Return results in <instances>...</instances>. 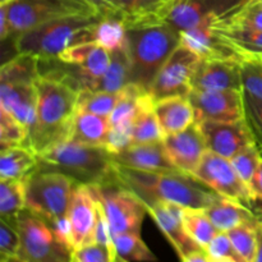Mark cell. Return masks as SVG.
I'll return each mask as SVG.
<instances>
[{
  "label": "cell",
  "mask_w": 262,
  "mask_h": 262,
  "mask_svg": "<svg viewBox=\"0 0 262 262\" xmlns=\"http://www.w3.org/2000/svg\"><path fill=\"white\" fill-rule=\"evenodd\" d=\"M118 183L137 194L145 205L170 202L182 207L206 209L220 194L182 171H145L115 163Z\"/></svg>",
  "instance_id": "1"
},
{
  "label": "cell",
  "mask_w": 262,
  "mask_h": 262,
  "mask_svg": "<svg viewBox=\"0 0 262 262\" xmlns=\"http://www.w3.org/2000/svg\"><path fill=\"white\" fill-rule=\"evenodd\" d=\"M37 87L36 123L28 133L27 146L36 155L68 140L77 113L78 92L58 79L40 76Z\"/></svg>",
  "instance_id": "2"
},
{
  "label": "cell",
  "mask_w": 262,
  "mask_h": 262,
  "mask_svg": "<svg viewBox=\"0 0 262 262\" xmlns=\"http://www.w3.org/2000/svg\"><path fill=\"white\" fill-rule=\"evenodd\" d=\"M37 169L63 173L76 183L104 186L114 183L115 161L104 146H89L63 141L37 155Z\"/></svg>",
  "instance_id": "3"
},
{
  "label": "cell",
  "mask_w": 262,
  "mask_h": 262,
  "mask_svg": "<svg viewBox=\"0 0 262 262\" xmlns=\"http://www.w3.org/2000/svg\"><path fill=\"white\" fill-rule=\"evenodd\" d=\"M127 53L130 83L150 90L156 74L181 45V32L164 22L128 28Z\"/></svg>",
  "instance_id": "4"
},
{
  "label": "cell",
  "mask_w": 262,
  "mask_h": 262,
  "mask_svg": "<svg viewBox=\"0 0 262 262\" xmlns=\"http://www.w3.org/2000/svg\"><path fill=\"white\" fill-rule=\"evenodd\" d=\"M100 15H71L43 23L13 40L17 54H30L40 60L56 59L71 46L94 41Z\"/></svg>",
  "instance_id": "5"
},
{
  "label": "cell",
  "mask_w": 262,
  "mask_h": 262,
  "mask_svg": "<svg viewBox=\"0 0 262 262\" xmlns=\"http://www.w3.org/2000/svg\"><path fill=\"white\" fill-rule=\"evenodd\" d=\"M40 60L30 54H17L0 69V107L30 130L37 115V87Z\"/></svg>",
  "instance_id": "6"
},
{
  "label": "cell",
  "mask_w": 262,
  "mask_h": 262,
  "mask_svg": "<svg viewBox=\"0 0 262 262\" xmlns=\"http://www.w3.org/2000/svg\"><path fill=\"white\" fill-rule=\"evenodd\" d=\"M71 15L99 14L83 0H10L0 4V38L14 40L43 23Z\"/></svg>",
  "instance_id": "7"
},
{
  "label": "cell",
  "mask_w": 262,
  "mask_h": 262,
  "mask_svg": "<svg viewBox=\"0 0 262 262\" xmlns=\"http://www.w3.org/2000/svg\"><path fill=\"white\" fill-rule=\"evenodd\" d=\"M26 209L50 224L67 216L76 182L59 171L36 168L25 178Z\"/></svg>",
  "instance_id": "8"
},
{
  "label": "cell",
  "mask_w": 262,
  "mask_h": 262,
  "mask_svg": "<svg viewBox=\"0 0 262 262\" xmlns=\"http://www.w3.org/2000/svg\"><path fill=\"white\" fill-rule=\"evenodd\" d=\"M19 233L18 257L26 262H72V247L55 233L50 223L25 209L15 217Z\"/></svg>",
  "instance_id": "9"
},
{
  "label": "cell",
  "mask_w": 262,
  "mask_h": 262,
  "mask_svg": "<svg viewBox=\"0 0 262 262\" xmlns=\"http://www.w3.org/2000/svg\"><path fill=\"white\" fill-rule=\"evenodd\" d=\"M91 188L101 204L112 235L120 233L141 234L142 223L148 212L137 194L118 182L104 186H91Z\"/></svg>",
  "instance_id": "10"
},
{
  "label": "cell",
  "mask_w": 262,
  "mask_h": 262,
  "mask_svg": "<svg viewBox=\"0 0 262 262\" xmlns=\"http://www.w3.org/2000/svg\"><path fill=\"white\" fill-rule=\"evenodd\" d=\"M248 0H171L160 20L177 31L197 26H214L232 17Z\"/></svg>",
  "instance_id": "11"
},
{
  "label": "cell",
  "mask_w": 262,
  "mask_h": 262,
  "mask_svg": "<svg viewBox=\"0 0 262 262\" xmlns=\"http://www.w3.org/2000/svg\"><path fill=\"white\" fill-rule=\"evenodd\" d=\"M193 177L217 194L245 205L255 214V194L238 176L229 159L207 150Z\"/></svg>",
  "instance_id": "12"
},
{
  "label": "cell",
  "mask_w": 262,
  "mask_h": 262,
  "mask_svg": "<svg viewBox=\"0 0 262 262\" xmlns=\"http://www.w3.org/2000/svg\"><path fill=\"white\" fill-rule=\"evenodd\" d=\"M199 61L196 54L179 45L156 74L148 90L151 97L156 101L171 96H188Z\"/></svg>",
  "instance_id": "13"
},
{
  "label": "cell",
  "mask_w": 262,
  "mask_h": 262,
  "mask_svg": "<svg viewBox=\"0 0 262 262\" xmlns=\"http://www.w3.org/2000/svg\"><path fill=\"white\" fill-rule=\"evenodd\" d=\"M67 219L73 250L95 242L97 225V197L91 186L76 183Z\"/></svg>",
  "instance_id": "14"
},
{
  "label": "cell",
  "mask_w": 262,
  "mask_h": 262,
  "mask_svg": "<svg viewBox=\"0 0 262 262\" xmlns=\"http://www.w3.org/2000/svg\"><path fill=\"white\" fill-rule=\"evenodd\" d=\"M188 99L194 109L196 122H235L245 118V100L241 90H192Z\"/></svg>",
  "instance_id": "15"
},
{
  "label": "cell",
  "mask_w": 262,
  "mask_h": 262,
  "mask_svg": "<svg viewBox=\"0 0 262 262\" xmlns=\"http://www.w3.org/2000/svg\"><path fill=\"white\" fill-rule=\"evenodd\" d=\"M204 135L207 150L232 159L241 150L256 143L246 118L235 122H196Z\"/></svg>",
  "instance_id": "16"
},
{
  "label": "cell",
  "mask_w": 262,
  "mask_h": 262,
  "mask_svg": "<svg viewBox=\"0 0 262 262\" xmlns=\"http://www.w3.org/2000/svg\"><path fill=\"white\" fill-rule=\"evenodd\" d=\"M163 143L166 155L177 170L193 177L207 151L199 124L194 123L182 132L165 136Z\"/></svg>",
  "instance_id": "17"
},
{
  "label": "cell",
  "mask_w": 262,
  "mask_h": 262,
  "mask_svg": "<svg viewBox=\"0 0 262 262\" xmlns=\"http://www.w3.org/2000/svg\"><path fill=\"white\" fill-rule=\"evenodd\" d=\"M147 212L168 242L178 255L179 260L194 251L202 250L188 235L183 224V207L170 202H155L146 205Z\"/></svg>",
  "instance_id": "18"
},
{
  "label": "cell",
  "mask_w": 262,
  "mask_h": 262,
  "mask_svg": "<svg viewBox=\"0 0 262 262\" xmlns=\"http://www.w3.org/2000/svg\"><path fill=\"white\" fill-rule=\"evenodd\" d=\"M192 90H199V91L241 90L242 91L239 61L200 59L192 77Z\"/></svg>",
  "instance_id": "19"
},
{
  "label": "cell",
  "mask_w": 262,
  "mask_h": 262,
  "mask_svg": "<svg viewBox=\"0 0 262 262\" xmlns=\"http://www.w3.org/2000/svg\"><path fill=\"white\" fill-rule=\"evenodd\" d=\"M181 45L189 49L202 60L241 61L238 55L212 28V26H197L181 32Z\"/></svg>",
  "instance_id": "20"
},
{
  "label": "cell",
  "mask_w": 262,
  "mask_h": 262,
  "mask_svg": "<svg viewBox=\"0 0 262 262\" xmlns=\"http://www.w3.org/2000/svg\"><path fill=\"white\" fill-rule=\"evenodd\" d=\"M118 165L145 171H179L166 155L163 141L156 143L130 145L113 155Z\"/></svg>",
  "instance_id": "21"
},
{
  "label": "cell",
  "mask_w": 262,
  "mask_h": 262,
  "mask_svg": "<svg viewBox=\"0 0 262 262\" xmlns=\"http://www.w3.org/2000/svg\"><path fill=\"white\" fill-rule=\"evenodd\" d=\"M154 109L164 137L182 132L196 123V114L188 96H171L156 100Z\"/></svg>",
  "instance_id": "22"
},
{
  "label": "cell",
  "mask_w": 262,
  "mask_h": 262,
  "mask_svg": "<svg viewBox=\"0 0 262 262\" xmlns=\"http://www.w3.org/2000/svg\"><path fill=\"white\" fill-rule=\"evenodd\" d=\"M204 211L219 232H229L243 224L261 222L247 206L223 196H219Z\"/></svg>",
  "instance_id": "23"
},
{
  "label": "cell",
  "mask_w": 262,
  "mask_h": 262,
  "mask_svg": "<svg viewBox=\"0 0 262 262\" xmlns=\"http://www.w3.org/2000/svg\"><path fill=\"white\" fill-rule=\"evenodd\" d=\"M109 129V118L77 110L69 129L68 141L81 145L104 146Z\"/></svg>",
  "instance_id": "24"
},
{
  "label": "cell",
  "mask_w": 262,
  "mask_h": 262,
  "mask_svg": "<svg viewBox=\"0 0 262 262\" xmlns=\"http://www.w3.org/2000/svg\"><path fill=\"white\" fill-rule=\"evenodd\" d=\"M37 155L26 146L2 148L0 181L25 179L37 168Z\"/></svg>",
  "instance_id": "25"
},
{
  "label": "cell",
  "mask_w": 262,
  "mask_h": 262,
  "mask_svg": "<svg viewBox=\"0 0 262 262\" xmlns=\"http://www.w3.org/2000/svg\"><path fill=\"white\" fill-rule=\"evenodd\" d=\"M212 28L238 55L262 58V31L223 25H215Z\"/></svg>",
  "instance_id": "26"
},
{
  "label": "cell",
  "mask_w": 262,
  "mask_h": 262,
  "mask_svg": "<svg viewBox=\"0 0 262 262\" xmlns=\"http://www.w3.org/2000/svg\"><path fill=\"white\" fill-rule=\"evenodd\" d=\"M128 28L161 22L160 15L169 0H115Z\"/></svg>",
  "instance_id": "27"
},
{
  "label": "cell",
  "mask_w": 262,
  "mask_h": 262,
  "mask_svg": "<svg viewBox=\"0 0 262 262\" xmlns=\"http://www.w3.org/2000/svg\"><path fill=\"white\" fill-rule=\"evenodd\" d=\"M128 27L119 17H102L94 28V42L109 53L127 49Z\"/></svg>",
  "instance_id": "28"
},
{
  "label": "cell",
  "mask_w": 262,
  "mask_h": 262,
  "mask_svg": "<svg viewBox=\"0 0 262 262\" xmlns=\"http://www.w3.org/2000/svg\"><path fill=\"white\" fill-rule=\"evenodd\" d=\"M130 83V64L125 50L110 53V66L92 91L119 92Z\"/></svg>",
  "instance_id": "29"
},
{
  "label": "cell",
  "mask_w": 262,
  "mask_h": 262,
  "mask_svg": "<svg viewBox=\"0 0 262 262\" xmlns=\"http://www.w3.org/2000/svg\"><path fill=\"white\" fill-rule=\"evenodd\" d=\"M154 104H155V100L150 97L133 122L132 145L156 143L164 140V133L159 124Z\"/></svg>",
  "instance_id": "30"
},
{
  "label": "cell",
  "mask_w": 262,
  "mask_h": 262,
  "mask_svg": "<svg viewBox=\"0 0 262 262\" xmlns=\"http://www.w3.org/2000/svg\"><path fill=\"white\" fill-rule=\"evenodd\" d=\"M25 209V179L0 181V217L9 224H13L18 214Z\"/></svg>",
  "instance_id": "31"
},
{
  "label": "cell",
  "mask_w": 262,
  "mask_h": 262,
  "mask_svg": "<svg viewBox=\"0 0 262 262\" xmlns=\"http://www.w3.org/2000/svg\"><path fill=\"white\" fill-rule=\"evenodd\" d=\"M183 224L189 237L205 250L212 238L219 233L211 220L205 214L204 209L183 207Z\"/></svg>",
  "instance_id": "32"
},
{
  "label": "cell",
  "mask_w": 262,
  "mask_h": 262,
  "mask_svg": "<svg viewBox=\"0 0 262 262\" xmlns=\"http://www.w3.org/2000/svg\"><path fill=\"white\" fill-rule=\"evenodd\" d=\"M115 252L120 258L129 262H156L158 258L147 247L141 234L136 233H120L113 235Z\"/></svg>",
  "instance_id": "33"
},
{
  "label": "cell",
  "mask_w": 262,
  "mask_h": 262,
  "mask_svg": "<svg viewBox=\"0 0 262 262\" xmlns=\"http://www.w3.org/2000/svg\"><path fill=\"white\" fill-rule=\"evenodd\" d=\"M261 224L262 222L248 223L227 232L242 262H255L258 250V232Z\"/></svg>",
  "instance_id": "34"
},
{
  "label": "cell",
  "mask_w": 262,
  "mask_h": 262,
  "mask_svg": "<svg viewBox=\"0 0 262 262\" xmlns=\"http://www.w3.org/2000/svg\"><path fill=\"white\" fill-rule=\"evenodd\" d=\"M119 92H106V91H91L83 90L78 92V102L77 110L92 113V114L101 115L109 118L114 107L119 101Z\"/></svg>",
  "instance_id": "35"
},
{
  "label": "cell",
  "mask_w": 262,
  "mask_h": 262,
  "mask_svg": "<svg viewBox=\"0 0 262 262\" xmlns=\"http://www.w3.org/2000/svg\"><path fill=\"white\" fill-rule=\"evenodd\" d=\"M239 72L243 94L262 101V58L242 56Z\"/></svg>",
  "instance_id": "36"
},
{
  "label": "cell",
  "mask_w": 262,
  "mask_h": 262,
  "mask_svg": "<svg viewBox=\"0 0 262 262\" xmlns=\"http://www.w3.org/2000/svg\"><path fill=\"white\" fill-rule=\"evenodd\" d=\"M261 159L262 154L256 143L247 146V147L241 150L237 155L230 159V163H232L233 168L235 169L238 176L242 178V181L251 189L253 187V181H255L256 173H257V169L260 166Z\"/></svg>",
  "instance_id": "37"
},
{
  "label": "cell",
  "mask_w": 262,
  "mask_h": 262,
  "mask_svg": "<svg viewBox=\"0 0 262 262\" xmlns=\"http://www.w3.org/2000/svg\"><path fill=\"white\" fill-rule=\"evenodd\" d=\"M216 25L262 31V3L258 0H248L232 17Z\"/></svg>",
  "instance_id": "38"
},
{
  "label": "cell",
  "mask_w": 262,
  "mask_h": 262,
  "mask_svg": "<svg viewBox=\"0 0 262 262\" xmlns=\"http://www.w3.org/2000/svg\"><path fill=\"white\" fill-rule=\"evenodd\" d=\"M28 132L7 110L0 107V145L2 148L27 146Z\"/></svg>",
  "instance_id": "39"
},
{
  "label": "cell",
  "mask_w": 262,
  "mask_h": 262,
  "mask_svg": "<svg viewBox=\"0 0 262 262\" xmlns=\"http://www.w3.org/2000/svg\"><path fill=\"white\" fill-rule=\"evenodd\" d=\"M117 258L114 248L97 242L76 248L72 252V262H115Z\"/></svg>",
  "instance_id": "40"
},
{
  "label": "cell",
  "mask_w": 262,
  "mask_h": 262,
  "mask_svg": "<svg viewBox=\"0 0 262 262\" xmlns=\"http://www.w3.org/2000/svg\"><path fill=\"white\" fill-rule=\"evenodd\" d=\"M245 100V118L252 132L256 145L262 154V101L243 94Z\"/></svg>",
  "instance_id": "41"
},
{
  "label": "cell",
  "mask_w": 262,
  "mask_h": 262,
  "mask_svg": "<svg viewBox=\"0 0 262 262\" xmlns=\"http://www.w3.org/2000/svg\"><path fill=\"white\" fill-rule=\"evenodd\" d=\"M207 255L211 260H224V258H230L237 262H242L241 257L238 256L237 251L233 247V243L230 241L229 235L227 232H219L211 242L205 248Z\"/></svg>",
  "instance_id": "42"
},
{
  "label": "cell",
  "mask_w": 262,
  "mask_h": 262,
  "mask_svg": "<svg viewBox=\"0 0 262 262\" xmlns=\"http://www.w3.org/2000/svg\"><path fill=\"white\" fill-rule=\"evenodd\" d=\"M19 246L20 238L17 228L0 219V258L17 256Z\"/></svg>",
  "instance_id": "43"
},
{
  "label": "cell",
  "mask_w": 262,
  "mask_h": 262,
  "mask_svg": "<svg viewBox=\"0 0 262 262\" xmlns=\"http://www.w3.org/2000/svg\"><path fill=\"white\" fill-rule=\"evenodd\" d=\"M132 129L133 125H120V127H110L107 137L105 140L104 147L112 155L120 152L128 146L132 145Z\"/></svg>",
  "instance_id": "44"
},
{
  "label": "cell",
  "mask_w": 262,
  "mask_h": 262,
  "mask_svg": "<svg viewBox=\"0 0 262 262\" xmlns=\"http://www.w3.org/2000/svg\"><path fill=\"white\" fill-rule=\"evenodd\" d=\"M83 2L94 8L97 14L101 17H119L123 19L122 10L118 7L115 0H83Z\"/></svg>",
  "instance_id": "45"
},
{
  "label": "cell",
  "mask_w": 262,
  "mask_h": 262,
  "mask_svg": "<svg viewBox=\"0 0 262 262\" xmlns=\"http://www.w3.org/2000/svg\"><path fill=\"white\" fill-rule=\"evenodd\" d=\"M252 189L256 197L255 214L262 222V159L260 161V166L257 169V173H256L255 181H253Z\"/></svg>",
  "instance_id": "46"
},
{
  "label": "cell",
  "mask_w": 262,
  "mask_h": 262,
  "mask_svg": "<svg viewBox=\"0 0 262 262\" xmlns=\"http://www.w3.org/2000/svg\"><path fill=\"white\" fill-rule=\"evenodd\" d=\"M181 262H212L210 256L207 255L205 250L194 251V252L189 253L184 258H182Z\"/></svg>",
  "instance_id": "47"
},
{
  "label": "cell",
  "mask_w": 262,
  "mask_h": 262,
  "mask_svg": "<svg viewBox=\"0 0 262 262\" xmlns=\"http://www.w3.org/2000/svg\"><path fill=\"white\" fill-rule=\"evenodd\" d=\"M255 262H262V224L260 227V232H258V250Z\"/></svg>",
  "instance_id": "48"
},
{
  "label": "cell",
  "mask_w": 262,
  "mask_h": 262,
  "mask_svg": "<svg viewBox=\"0 0 262 262\" xmlns=\"http://www.w3.org/2000/svg\"><path fill=\"white\" fill-rule=\"evenodd\" d=\"M0 262H26L22 258H19L18 256H10V257H4L0 258Z\"/></svg>",
  "instance_id": "49"
},
{
  "label": "cell",
  "mask_w": 262,
  "mask_h": 262,
  "mask_svg": "<svg viewBox=\"0 0 262 262\" xmlns=\"http://www.w3.org/2000/svg\"><path fill=\"white\" fill-rule=\"evenodd\" d=\"M212 262H237V261L230 260V258H224V260H212Z\"/></svg>",
  "instance_id": "50"
},
{
  "label": "cell",
  "mask_w": 262,
  "mask_h": 262,
  "mask_svg": "<svg viewBox=\"0 0 262 262\" xmlns=\"http://www.w3.org/2000/svg\"><path fill=\"white\" fill-rule=\"evenodd\" d=\"M115 262H129V261L124 260V258H120V257H118V258H117V261H115Z\"/></svg>",
  "instance_id": "51"
},
{
  "label": "cell",
  "mask_w": 262,
  "mask_h": 262,
  "mask_svg": "<svg viewBox=\"0 0 262 262\" xmlns=\"http://www.w3.org/2000/svg\"><path fill=\"white\" fill-rule=\"evenodd\" d=\"M10 2V0H0V4H3V3H8Z\"/></svg>",
  "instance_id": "52"
},
{
  "label": "cell",
  "mask_w": 262,
  "mask_h": 262,
  "mask_svg": "<svg viewBox=\"0 0 262 262\" xmlns=\"http://www.w3.org/2000/svg\"><path fill=\"white\" fill-rule=\"evenodd\" d=\"M170 2H171V0H169V3H170ZM169 3H168V4H169ZM165 8H166V7H165Z\"/></svg>",
  "instance_id": "53"
},
{
  "label": "cell",
  "mask_w": 262,
  "mask_h": 262,
  "mask_svg": "<svg viewBox=\"0 0 262 262\" xmlns=\"http://www.w3.org/2000/svg\"><path fill=\"white\" fill-rule=\"evenodd\" d=\"M258 2H261V3H262V0H258Z\"/></svg>",
  "instance_id": "54"
}]
</instances>
